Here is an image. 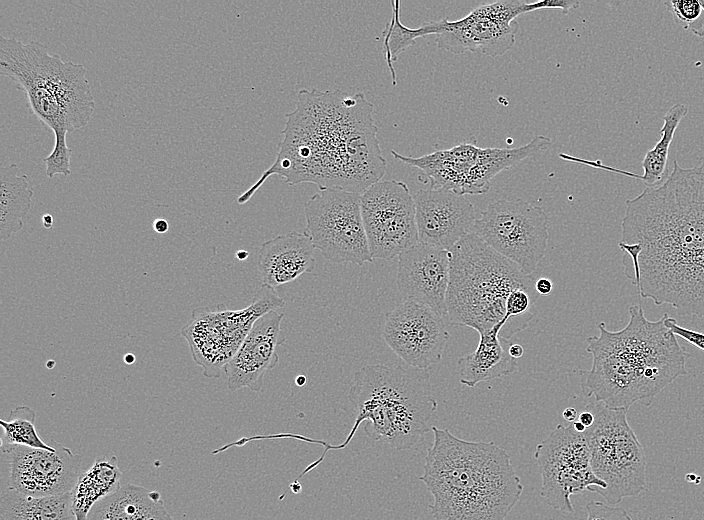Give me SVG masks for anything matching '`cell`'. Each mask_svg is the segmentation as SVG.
Listing matches in <instances>:
<instances>
[{
    "instance_id": "obj_1",
    "label": "cell",
    "mask_w": 704,
    "mask_h": 520,
    "mask_svg": "<svg viewBox=\"0 0 704 520\" xmlns=\"http://www.w3.org/2000/svg\"><path fill=\"white\" fill-rule=\"evenodd\" d=\"M641 246L638 292L679 315L704 317V160H675L657 186L628 199L621 241Z\"/></svg>"
},
{
    "instance_id": "obj_2",
    "label": "cell",
    "mask_w": 704,
    "mask_h": 520,
    "mask_svg": "<svg viewBox=\"0 0 704 520\" xmlns=\"http://www.w3.org/2000/svg\"><path fill=\"white\" fill-rule=\"evenodd\" d=\"M296 108L286 114L283 140L274 163L237 202H248L271 176L289 185L314 183L319 189L362 193L386 171L373 119L374 106L358 92L301 89Z\"/></svg>"
},
{
    "instance_id": "obj_3",
    "label": "cell",
    "mask_w": 704,
    "mask_h": 520,
    "mask_svg": "<svg viewBox=\"0 0 704 520\" xmlns=\"http://www.w3.org/2000/svg\"><path fill=\"white\" fill-rule=\"evenodd\" d=\"M628 312L629 321L619 331L608 330L604 322L598 324L599 335L586 340L592 366L579 371L587 398L627 410L635 403L650 406L667 386L687 375L690 357L665 326L664 316L650 321L638 304Z\"/></svg>"
},
{
    "instance_id": "obj_4",
    "label": "cell",
    "mask_w": 704,
    "mask_h": 520,
    "mask_svg": "<svg viewBox=\"0 0 704 520\" xmlns=\"http://www.w3.org/2000/svg\"><path fill=\"white\" fill-rule=\"evenodd\" d=\"M420 480L433 496L434 520H507L523 492L507 451L432 428Z\"/></svg>"
},
{
    "instance_id": "obj_5",
    "label": "cell",
    "mask_w": 704,
    "mask_h": 520,
    "mask_svg": "<svg viewBox=\"0 0 704 520\" xmlns=\"http://www.w3.org/2000/svg\"><path fill=\"white\" fill-rule=\"evenodd\" d=\"M348 399L356 418L346 440L334 446L308 438V442L324 446V451L302 472L303 476L314 469L329 450L344 449L363 421L371 439L397 450L413 448L429 431L428 422L438 407L429 373L413 367L364 366L354 374Z\"/></svg>"
},
{
    "instance_id": "obj_6",
    "label": "cell",
    "mask_w": 704,
    "mask_h": 520,
    "mask_svg": "<svg viewBox=\"0 0 704 520\" xmlns=\"http://www.w3.org/2000/svg\"><path fill=\"white\" fill-rule=\"evenodd\" d=\"M0 73L25 93L32 113L54 134L90 122L95 98L83 64L63 61L39 41L1 36Z\"/></svg>"
},
{
    "instance_id": "obj_7",
    "label": "cell",
    "mask_w": 704,
    "mask_h": 520,
    "mask_svg": "<svg viewBox=\"0 0 704 520\" xmlns=\"http://www.w3.org/2000/svg\"><path fill=\"white\" fill-rule=\"evenodd\" d=\"M535 282L534 276L470 233L450 250L446 318L453 325L485 333L504 319L511 292L534 287Z\"/></svg>"
},
{
    "instance_id": "obj_8",
    "label": "cell",
    "mask_w": 704,
    "mask_h": 520,
    "mask_svg": "<svg viewBox=\"0 0 704 520\" xmlns=\"http://www.w3.org/2000/svg\"><path fill=\"white\" fill-rule=\"evenodd\" d=\"M595 417L584 436L593 473L605 482L598 491L609 505L639 495L646 489V455L627 420V409H616L602 402L586 405Z\"/></svg>"
},
{
    "instance_id": "obj_9",
    "label": "cell",
    "mask_w": 704,
    "mask_h": 520,
    "mask_svg": "<svg viewBox=\"0 0 704 520\" xmlns=\"http://www.w3.org/2000/svg\"><path fill=\"white\" fill-rule=\"evenodd\" d=\"M550 145V138L537 135L517 148H480L474 139L420 157L404 156L395 150H391V155L420 169L428 178L430 188H443L465 196L487 192L498 173L547 150Z\"/></svg>"
},
{
    "instance_id": "obj_10",
    "label": "cell",
    "mask_w": 704,
    "mask_h": 520,
    "mask_svg": "<svg viewBox=\"0 0 704 520\" xmlns=\"http://www.w3.org/2000/svg\"><path fill=\"white\" fill-rule=\"evenodd\" d=\"M284 305L285 301L275 289L263 284L245 309L228 310L223 304L215 311L208 307L194 309L190 323L182 328V334L204 375L220 377L222 368L237 352L256 320Z\"/></svg>"
},
{
    "instance_id": "obj_11",
    "label": "cell",
    "mask_w": 704,
    "mask_h": 520,
    "mask_svg": "<svg viewBox=\"0 0 704 520\" xmlns=\"http://www.w3.org/2000/svg\"><path fill=\"white\" fill-rule=\"evenodd\" d=\"M304 211L305 233L326 260L360 266L373 261L361 214V193L319 189L305 203Z\"/></svg>"
},
{
    "instance_id": "obj_12",
    "label": "cell",
    "mask_w": 704,
    "mask_h": 520,
    "mask_svg": "<svg viewBox=\"0 0 704 520\" xmlns=\"http://www.w3.org/2000/svg\"><path fill=\"white\" fill-rule=\"evenodd\" d=\"M548 222L542 208L522 199L502 198L488 204L471 233L532 275L547 250Z\"/></svg>"
},
{
    "instance_id": "obj_13",
    "label": "cell",
    "mask_w": 704,
    "mask_h": 520,
    "mask_svg": "<svg viewBox=\"0 0 704 520\" xmlns=\"http://www.w3.org/2000/svg\"><path fill=\"white\" fill-rule=\"evenodd\" d=\"M533 457L542 478L540 494L555 510L573 513L572 495L606 488L592 471L584 433L577 432L572 423L566 427L557 425L536 446Z\"/></svg>"
},
{
    "instance_id": "obj_14",
    "label": "cell",
    "mask_w": 704,
    "mask_h": 520,
    "mask_svg": "<svg viewBox=\"0 0 704 520\" xmlns=\"http://www.w3.org/2000/svg\"><path fill=\"white\" fill-rule=\"evenodd\" d=\"M540 9H549V1H499L479 6L456 21H433L437 46L454 54L481 51L486 56L503 55L515 43V18Z\"/></svg>"
},
{
    "instance_id": "obj_15",
    "label": "cell",
    "mask_w": 704,
    "mask_h": 520,
    "mask_svg": "<svg viewBox=\"0 0 704 520\" xmlns=\"http://www.w3.org/2000/svg\"><path fill=\"white\" fill-rule=\"evenodd\" d=\"M361 214L373 259L392 260L419 243L407 184L380 180L361 193Z\"/></svg>"
},
{
    "instance_id": "obj_16",
    "label": "cell",
    "mask_w": 704,
    "mask_h": 520,
    "mask_svg": "<svg viewBox=\"0 0 704 520\" xmlns=\"http://www.w3.org/2000/svg\"><path fill=\"white\" fill-rule=\"evenodd\" d=\"M444 318L430 307L405 299L385 318L382 337L409 367L426 370L441 361L449 340Z\"/></svg>"
},
{
    "instance_id": "obj_17",
    "label": "cell",
    "mask_w": 704,
    "mask_h": 520,
    "mask_svg": "<svg viewBox=\"0 0 704 520\" xmlns=\"http://www.w3.org/2000/svg\"><path fill=\"white\" fill-rule=\"evenodd\" d=\"M55 451L22 445L1 446L9 462L8 487L41 497L71 492L82 467V456L51 439Z\"/></svg>"
},
{
    "instance_id": "obj_18",
    "label": "cell",
    "mask_w": 704,
    "mask_h": 520,
    "mask_svg": "<svg viewBox=\"0 0 704 520\" xmlns=\"http://www.w3.org/2000/svg\"><path fill=\"white\" fill-rule=\"evenodd\" d=\"M413 199L419 243L450 251L472 232L475 209L464 195L428 188L415 192Z\"/></svg>"
},
{
    "instance_id": "obj_19",
    "label": "cell",
    "mask_w": 704,
    "mask_h": 520,
    "mask_svg": "<svg viewBox=\"0 0 704 520\" xmlns=\"http://www.w3.org/2000/svg\"><path fill=\"white\" fill-rule=\"evenodd\" d=\"M450 251L418 243L398 256L396 283L405 299L420 302L446 318Z\"/></svg>"
},
{
    "instance_id": "obj_20",
    "label": "cell",
    "mask_w": 704,
    "mask_h": 520,
    "mask_svg": "<svg viewBox=\"0 0 704 520\" xmlns=\"http://www.w3.org/2000/svg\"><path fill=\"white\" fill-rule=\"evenodd\" d=\"M283 313L270 311L256 320L234 356L225 365L227 387L230 391L249 388L260 392L267 371L276 367L279 356L278 345L282 337Z\"/></svg>"
},
{
    "instance_id": "obj_21",
    "label": "cell",
    "mask_w": 704,
    "mask_h": 520,
    "mask_svg": "<svg viewBox=\"0 0 704 520\" xmlns=\"http://www.w3.org/2000/svg\"><path fill=\"white\" fill-rule=\"evenodd\" d=\"M314 249L305 232L292 231L263 242L257 265L263 284L275 289L311 273L316 266Z\"/></svg>"
},
{
    "instance_id": "obj_22",
    "label": "cell",
    "mask_w": 704,
    "mask_h": 520,
    "mask_svg": "<svg viewBox=\"0 0 704 520\" xmlns=\"http://www.w3.org/2000/svg\"><path fill=\"white\" fill-rule=\"evenodd\" d=\"M504 325L501 321L491 330L479 334L476 350L458 360L462 384L475 387L480 382L501 378L517 370V360L509 354L511 343L499 335Z\"/></svg>"
},
{
    "instance_id": "obj_23",
    "label": "cell",
    "mask_w": 704,
    "mask_h": 520,
    "mask_svg": "<svg viewBox=\"0 0 704 520\" xmlns=\"http://www.w3.org/2000/svg\"><path fill=\"white\" fill-rule=\"evenodd\" d=\"M86 520H174L161 495L145 487L125 484L99 500Z\"/></svg>"
},
{
    "instance_id": "obj_24",
    "label": "cell",
    "mask_w": 704,
    "mask_h": 520,
    "mask_svg": "<svg viewBox=\"0 0 704 520\" xmlns=\"http://www.w3.org/2000/svg\"><path fill=\"white\" fill-rule=\"evenodd\" d=\"M1 520H77L72 493L31 496L7 487L0 500Z\"/></svg>"
},
{
    "instance_id": "obj_25",
    "label": "cell",
    "mask_w": 704,
    "mask_h": 520,
    "mask_svg": "<svg viewBox=\"0 0 704 520\" xmlns=\"http://www.w3.org/2000/svg\"><path fill=\"white\" fill-rule=\"evenodd\" d=\"M20 168L12 163L0 172V240L6 241L23 228L33 198L27 175H19Z\"/></svg>"
},
{
    "instance_id": "obj_26",
    "label": "cell",
    "mask_w": 704,
    "mask_h": 520,
    "mask_svg": "<svg viewBox=\"0 0 704 520\" xmlns=\"http://www.w3.org/2000/svg\"><path fill=\"white\" fill-rule=\"evenodd\" d=\"M121 470L116 456L97 460L83 471L72 493L73 509L77 520H86L91 508L101 499L116 492L120 484Z\"/></svg>"
},
{
    "instance_id": "obj_27",
    "label": "cell",
    "mask_w": 704,
    "mask_h": 520,
    "mask_svg": "<svg viewBox=\"0 0 704 520\" xmlns=\"http://www.w3.org/2000/svg\"><path fill=\"white\" fill-rule=\"evenodd\" d=\"M687 113L688 109L684 104L676 103L663 116V126L659 131L660 139L651 150L646 152L642 160L641 180L647 187L657 186L663 181L670 145L678 125Z\"/></svg>"
},
{
    "instance_id": "obj_28",
    "label": "cell",
    "mask_w": 704,
    "mask_h": 520,
    "mask_svg": "<svg viewBox=\"0 0 704 520\" xmlns=\"http://www.w3.org/2000/svg\"><path fill=\"white\" fill-rule=\"evenodd\" d=\"M391 6V20L382 32L383 56L391 74L392 84L396 85V72L393 63L402 52L415 44L417 38L427 36V32L423 24L419 28L412 29L401 23L400 2L398 0H392Z\"/></svg>"
},
{
    "instance_id": "obj_29",
    "label": "cell",
    "mask_w": 704,
    "mask_h": 520,
    "mask_svg": "<svg viewBox=\"0 0 704 520\" xmlns=\"http://www.w3.org/2000/svg\"><path fill=\"white\" fill-rule=\"evenodd\" d=\"M3 429L1 446L22 445L31 448L55 451L54 445L46 444L35 428V411L29 406H18L10 411L9 420H0Z\"/></svg>"
},
{
    "instance_id": "obj_30",
    "label": "cell",
    "mask_w": 704,
    "mask_h": 520,
    "mask_svg": "<svg viewBox=\"0 0 704 520\" xmlns=\"http://www.w3.org/2000/svg\"><path fill=\"white\" fill-rule=\"evenodd\" d=\"M664 5L684 29L697 36H704V11L699 0H669Z\"/></svg>"
},
{
    "instance_id": "obj_31",
    "label": "cell",
    "mask_w": 704,
    "mask_h": 520,
    "mask_svg": "<svg viewBox=\"0 0 704 520\" xmlns=\"http://www.w3.org/2000/svg\"><path fill=\"white\" fill-rule=\"evenodd\" d=\"M67 134L66 132L55 133L54 147L51 153L43 158V162L46 166V175L49 178L58 174L64 176L71 174L70 161L72 150L67 145Z\"/></svg>"
},
{
    "instance_id": "obj_32",
    "label": "cell",
    "mask_w": 704,
    "mask_h": 520,
    "mask_svg": "<svg viewBox=\"0 0 704 520\" xmlns=\"http://www.w3.org/2000/svg\"><path fill=\"white\" fill-rule=\"evenodd\" d=\"M586 520H632L621 507L607 505L599 501H591L585 506Z\"/></svg>"
},
{
    "instance_id": "obj_33",
    "label": "cell",
    "mask_w": 704,
    "mask_h": 520,
    "mask_svg": "<svg viewBox=\"0 0 704 520\" xmlns=\"http://www.w3.org/2000/svg\"><path fill=\"white\" fill-rule=\"evenodd\" d=\"M665 326L676 336L684 339L691 345L704 351V333L684 328L677 324L675 318L670 317L667 313L664 315Z\"/></svg>"
},
{
    "instance_id": "obj_34",
    "label": "cell",
    "mask_w": 704,
    "mask_h": 520,
    "mask_svg": "<svg viewBox=\"0 0 704 520\" xmlns=\"http://www.w3.org/2000/svg\"><path fill=\"white\" fill-rule=\"evenodd\" d=\"M559 157L562 158V159L565 160V161L574 162V163H579V164H584V165L591 166V167H593V168H598V169L610 171V172H613V173H618V174H621V175H625V176H628V177H632V178H636V179H640V180H641V175L634 174V173H632V172L624 171V170H621V169H617V168H614V167L606 166V165L602 164L600 161H597V160H596V161L585 160V159L577 158V157H574V156H571V155H568V154H560Z\"/></svg>"
},
{
    "instance_id": "obj_35",
    "label": "cell",
    "mask_w": 704,
    "mask_h": 520,
    "mask_svg": "<svg viewBox=\"0 0 704 520\" xmlns=\"http://www.w3.org/2000/svg\"><path fill=\"white\" fill-rule=\"evenodd\" d=\"M553 284L549 278H539L535 282V289L539 295H549L552 291Z\"/></svg>"
},
{
    "instance_id": "obj_36",
    "label": "cell",
    "mask_w": 704,
    "mask_h": 520,
    "mask_svg": "<svg viewBox=\"0 0 704 520\" xmlns=\"http://www.w3.org/2000/svg\"><path fill=\"white\" fill-rule=\"evenodd\" d=\"M577 420L581 422L586 428H589L594 423L595 417L593 412L586 407V409L578 415Z\"/></svg>"
},
{
    "instance_id": "obj_37",
    "label": "cell",
    "mask_w": 704,
    "mask_h": 520,
    "mask_svg": "<svg viewBox=\"0 0 704 520\" xmlns=\"http://www.w3.org/2000/svg\"><path fill=\"white\" fill-rule=\"evenodd\" d=\"M562 417L565 421L573 423L578 419L577 410L573 407H567L563 410Z\"/></svg>"
},
{
    "instance_id": "obj_38",
    "label": "cell",
    "mask_w": 704,
    "mask_h": 520,
    "mask_svg": "<svg viewBox=\"0 0 704 520\" xmlns=\"http://www.w3.org/2000/svg\"><path fill=\"white\" fill-rule=\"evenodd\" d=\"M153 229L160 234L165 233L169 229L168 222L163 218L155 219L153 222Z\"/></svg>"
},
{
    "instance_id": "obj_39",
    "label": "cell",
    "mask_w": 704,
    "mask_h": 520,
    "mask_svg": "<svg viewBox=\"0 0 704 520\" xmlns=\"http://www.w3.org/2000/svg\"><path fill=\"white\" fill-rule=\"evenodd\" d=\"M509 354L514 359H519L524 355V348L520 344H511L509 347Z\"/></svg>"
},
{
    "instance_id": "obj_40",
    "label": "cell",
    "mask_w": 704,
    "mask_h": 520,
    "mask_svg": "<svg viewBox=\"0 0 704 520\" xmlns=\"http://www.w3.org/2000/svg\"><path fill=\"white\" fill-rule=\"evenodd\" d=\"M685 479L687 482L694 483L697 485L700 484V482H701V477L699 475L694 474V473H688L685 476Z\"/></svg>"
},
{
    "instance_id": "obj_41",
    "label": "cell",
    "mask_w": 704,
    "mask_h": 520,
    "mask_svg": "<svg viewBox=\"0 0 704 520\" xmlns=\"http://www.w3.org/2000/svg\"><path fill=\"white\" fill-rule=\"evenodd\" d=\"M42 222L45 228H51L53 224V217L50 214H45L42 218Z\"/></svg>"
},
{
    "instance_id": "obj_42",
    "label": "cell",
    "mask_w": 704,
    "mask_h": 520,
    "mask_svg": "<svg viewBox=\"0 0 704 520\" xmlns=\"http://www.w3.org/2000/svg\"><path fill=\"white\" fill-rule=\"evenodd\" d=\"M572 425H573V428H574L577 432H580V433H584L585 430L587 429V428H586L581 422H579L578 420H576L575 422H573Z\"/></svg>"
},
{
    "instance_id": "obj_43",
    "label": "cell",
    "mask_w": 704,
    "mask_h": 520,
    "mask_svg": "<svg viewBox=\"0 0 704 520\" xmlns=\"http://www.w3.org/2000/svg\"><path fill=\"white\" fill-rule=\"evenodd\" d=\"M248 256H249V253H248L247 251H245V250H239V251L236 253V257H237L239 260H245V259L248 258Z\"/></svg>"
},
{
    "instance_id": "obj_44",
    "label": "cell",
    "mask_w": 704,
    "mask_h": 520,
    "mask_svg": "<svg viewBox=\"0 0 704 520\" xmlns=\"http://www.w3.org/2000/svg\"><path fill=\"white\" fill-rule=\"evenodd\" d=\"M306 381H307V379H306V377H305L304 375H299V376L295 379V383H296L297 386H303V385L306 383Z\"/></svg>"
},
{
    "instance_id": "obj_45",
    "label": "cell",
    "mask_w": 704,
    "mask_h": 520,
    "mask_svg": "<svg viewBox=\"0 0 704 520\" xmlns=\"http://www.w3.org/2000/svg\"><path fill=\"white\" fill-rule=\"evenodd\" d=\"M135 361V356L132 353H128L124 356V362L126 364H132Z\"/></svg>"
},
{
    "instance_id": "obj_46",
    "label": "cell",
    "mask_w": 704,
    "mask_h": 520,
    "mask_svg": "<svg viewBox=\"0 0 704 520\" xmlns=\"http://www.w3.org/2000/svg\"><path fill=\"white\" fill-rule=\"evenodd\" d=\"M46 365H47L48 368H52V366L54 365V361L50 360V361L47 362Z\"/></svg>"
},
{
    "instance_id": "obj_47",
    "label": "cell",
    "mask_w": 704,
    "mask_h": 520,
    "mask_svg": "<svg viewBox=\"0 0 704 520\" xmlns=\"http://www.w3.org/2000/svg\"><path fill=\"white\" fill-rule=\"evenodd\" d=\"M699 2H700V5H701V7H702V9H703V11H704V0H699Z\"/></svg>"
},
{
    "instance_id": "obj_48",
    "label": "cell",
    "mask_w": 704,
    "mask_h": 520,
    "mask_svg": "<svg viewBox=\"0 0 704 520\" xmlns=\"http://www.w3.org/2000/svg\"><path fill=\"white\" fill-rule=\"evenodd\" d=\"M703 495H704V490H703Z\"/></svg>"
}]
</instances>
